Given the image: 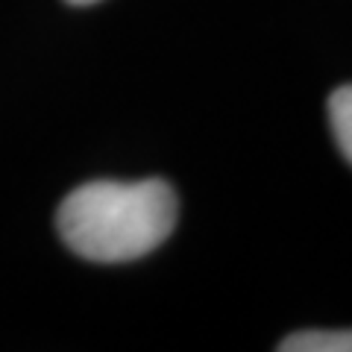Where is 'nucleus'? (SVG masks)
I'll use <instances>...</instances> for the list:
<instances>
[{
    "label": "nucleus",
    "instance_id": "nucleus-1",
    "mask_svg": "<svg viewBox=\"0 0 352 352\" xmlns=\"http://www.w3.org/2000/svg\"><path fill=\"white\" fill-rule=\"evenodd\" d=\"M176 217V191L164 179H100L65 197L56 212V229L85 261L124 264L164 244Z\"/></svg>",
    "mask_w": 352,
    "mask_h": 352
},
{
    "label": "nucleus",
    "instance_id": "nucleus-2",
    "mask_svg": "<svg viewBox=\"0 0 352 352\" xmlns=\"http://www.w3.org/2000/svg\"><path fill=\"white\" fill-rule=\"evenodd\" d=\"M279 352H352V329H308L279 344Z\"/></svg>",
    "mask_w": 352,
    "mask_h": 352
},
{
    "label": "nucleus",
    "instance_id": "nucleus-3",
    "mask_svg": "<svg viewBox=\"0 0 352 352\" xmlns=\"http://www.w3.org/2000/svg\"><path fill=\"white\" fill-rule=\"evenodd\" d=\"M329 124L340 153L352 162V85H340L329 97Z\"/></svg>",
    "mask_w": 352,
    "mask_h": 352
},
{
    "label": "nucleus",
    "instance_id": "nucleus-4",
    "mask_svg": "<svg viewBox=\"0 0 352 352\" xmlns=\"http://www.w3.org/2000/svg\"><path fill=\"white\" fill-rule=\"evenodd\" d=\"M65 3H71V6H94V3H100V0H65Z\"/></svg>",
    "mask_w": 352,
    "mask_h": 352
}]
</instances>
